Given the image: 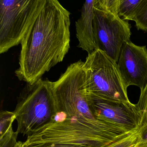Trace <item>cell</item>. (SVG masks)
Returning a JSON list of instances; mask_svg holds the SVG:
<instances>
[{
    "instance_id": "cell-1",
    "label": "cell",
    "mask_w": 147,
    "mask_h": 147,
    "mask_svg": "<svg viewBox=\"0 0 147 147\" xmlns=\"http://www.w3.org/2000/svg\"><path fill=\"white\" fill-rule=\"evenodd\" d=\"M70 13L58 0H46L36 21L21 42L15 75L32 84L64 60L70 42Z\"/></svg>"
},
{
    "instance_id": "cell-2",
    "label": "cell",
    "mask_w": 147,
    "mask_h": 147,
    "mask_svg": "<svg viewBox=\"0 0 147 147\" xmlns=\"http://www.w3.org/2000/svg\"><path fill=\"white\" fill-rule=\"evenodd\" d=\"M129 132L117 127H98L55 119L28 136L24 147H104Z\"/></svg>"
},
{
    "instance_id": "cell-3",
    "label": "cell",
    "mask_w": 147,
    "mask_h": 147,
    "mask_svg": "<svg viewBox=\"0 0 147 147\" xmlns=\"http://www.w3.org/2000/svg\"><path fill=\"white\" fill-rule=\"evenodd\" d=\"M83 63L79 60L71 64L58 80L51 81L57 110L55 118L98 127L115 126L98 120L91 112L84 87Z\"/></svg>"
},
{
    "instance_id": "cell-4",
    "label": "cell",
    "mask_w": 147,
    "mask_h": 147,
    "mask_svg": "<svg viewBox=\"0 0 147 147\" xmlns=\"http://www.w3.org/2000/svg\"><path fill=\"white\" fill-rule=\"evenodd\" d=\"M17 123L16 131L29 135L54 120L57 115L51 81L39 80L26 84L20 92L14 111Z\"/></svg>"
},
{
    "instance_id": "cell-5",
    "label": "cell",
    "mask_w": 147,
    "mask_h": 147,
    "mask_svg": "<svg viewBox=\"0 0 147 147\" xmlns=\"http://www.w3.org/2000/svg\"><path fill=\"white\" fill-rule=\"evenodd\" d=\"M83 69L87 97L129 101L117 63L104 52L96 49L88 54Z\"/></svg>"
},
{
    "instance_id": "cell-6",
    "label": "cell",
    "mask_w": 147,
    "mask_h": 147,
    "mask_svg": "<svg viewBox=\"0 0 147 147\" xmlns=\"http://www.w3.org/2000/svg\"><path fill=\"white\" fill-rule=\"evenodd\" d=\"M46 0H0V53L21 44Z\"/></svg>"
},
{
    "instance_id": "cell-7",
    "label": "cell",
    "mask_w": 147,
    "mask_h": 147,
    "mask_svg": "<svg viewBox=\"0 0 147 147\" xmlns=\"http://www.w3.org/2000/svg\"><path fill=\"white\" fill-rule=\"evenodd\" d=\"M94 9L93 27L97 49L117 63L123 46L130 41L131 25L118 15Z\"/></svg>"
},
{
    "instance_id": "cell-8",
    "label": "cell",
    "mask_w": 147,
    "mask_h": 147,
    "mask_svg": "<svg viewBox=\"0 0 147 147\" xmlns=\"http://www.w3.org/2000/svg\"><path fill=\"white\" fill-rule=\"evenodd\" d=\"M87 98L91 112L98 120L110 123L128 132L140 129L142 116L137 105L130 101Z\"/></svg>"
},
{
    "instance_id": "cell-9",
    "label": "cell",
    "mask_w": 147,
    "mask_h": 147,
    "mask_svg": "<svg viewBox=\"0 0 147 147\" xmlns=\"http://www.w3.org/2000/svg\"><path fill=\"white\" fill-rule=\"evenodd\" d=\"M125 87L135 86L141 90L147 84V49L131 41L123 46L117 62Z\"/></svg>"
},
{
    "instance_id": "cell-10",
    "label": "cell",
    "mask_w": 147,
    "mask_h": 147,
    "mask_svg": "<svg viewBox=\"0 0 147 147\" xmlns=\"http://www.w3.org/2000/svg\"><path fill=\"white\" fill-rule=\"evenodd\" d=\"M94 11V0H85L80 18L76 22L78 47L88 54L97 49L93 32Z\"/></svg>"
},
{
    "instance_id": "cell-11",
    "label": "cell",
    "mask_w": 147,
    "mask_h": 147,
    "mask_svg": "<svg viewBox=\"0 0 147 147\" xmlns=\"http://www.w3.org/2000/svg\"><path fill=\"white\" fill-rule=\"evenodd\" d=\"M142 141L140 130L139 129L130 132L104 147H137Z\"/></svg>"
},
{
    "instance_id": "cell-12",
    "label": "cell",
    "mask_w": 147,
    "mask_h": 147,
    "mask_svg": "<svg viewBox=\"0 0 147 147\" xmlns=\"http://www.w3.org/2000/svg\"><path fill=\"white\" fill-rule=\"evenodd\" d=\"M143 0H119L118 15L126 20H132L135 13Z\"/></svg>"
},
{
    "instance_id": "cell-13",
    "label": "cell",
    "mask_w": 147,
    "mask_h": 147,
    "mask_svg": "<svg viewBox=\"0 0 147 147\" xmlns=\"http://www.w3.org/2000/svg\"><path fill=\"white\" fill-rule=\"evenodd\" d=\"M138 30L147 32V0H143L132 19Z\"/></svg>"
},
{
    "instance_id": "cell-14",
    "label": "cell",
    "mask_w": 147,
    "mask_h": 147,
    "mask_svg": "<svg viewBox=\"0 0 147 147\" xmlns=\"http://www.w3.org/2000/svg\"><path fill=\"white\" fill-rule=\"evenodd\" d=\"M16 120L14 111H1L0 113V138L3 137L12 128V124Z\"/></svg>"
},
{
    "instance_id": "cell-15",
    "label": "cell",
    "mask_w": 147,
    "mask_h": 147,
    "mask_svg": "<svg viewBox=\"0 0 147 147\" xmlns=\"http://www.w3.org/2000/svg\"><path fill=\"white\" fill-rule=\"evenodd\" d=\"M119 1V0H94V9L118 15Z\"/></svg>"
},
{
    "instance_id": "cell-16",
    "label": "cell",
    "mask_w": 147,
    "mask_h": 147,
    "mask_svg": "<svg viewBox=\"0 0 147 147\" xmlns=\"http://www.w3.org/2000/svg\"><path fill=\"white\" fill-rule=\"evenodd\" d=\"M136 105L142 116V127L147 123V84L141 90L140 98Z\"/></svg>"
},
{
    "instance_id": "cell-17",
    "label": "cell",
    "mask_w": 147,
    "mask_h": 147,
    "mask_svg": "<svg viewBox=\"0 0 147 147\" xmlns=\"http://www.w3.org/2000/svg\"><path fill=\"white\" fill-rule=\"evenodd\" d=\"M18 134L17 131L14 132L11 128L3 137L0 138V147H15Z\"/></svg>"
},
{
    "instance_id": "cell-18",
    "label": "cell",
    "mask_w": 147,
    "mask_h": 147,
    "mask_svg": "<svg viewBox=\"0 0 147 147\" xmlns=\"http://www.w3.org/2000/svg\"><path fill=\"white\" fill-rule=\"evenodd\" d=\"M142 141L147 142V123L140 129Z\"/></svg>"
},
{
    "instance_id": "cell-19",
    "label": "cell",
    "mask_w": 147,
    "mask_h": 147,
    "mask_svg": "<svg viewBox=\"0 0 147 147\" xmlns=\"http://www.w3.org/2000/svg\"><path fill=\"white\" fill-rule=\"evenodd\" d=\"M15 147H24V145H23V142L21 141L17 142Z\"/></svg>"
},
{
    "instance_id": "cell-20",
    "label": "cell",
    "mask_w": 147,
    "mask_h": 147,
    "mask_svg": "<svg viewBox=\"0 0 147 147\" xmlns=\"http://www.w3.org/2000/svg\"><path fill=\"white\" fill-rule=\"evenodd\" d=\"M137 147H147V142L142 141L141 144Z\"/></svg>"
}]
</instances>
